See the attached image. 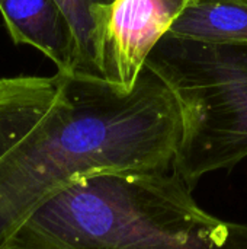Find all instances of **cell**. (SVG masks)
<instances>
[{
  "label": "cell",
  "instance_id": "obj_1",
  "mask_svg": "<svg viewBox=\"0 0 247 249\" xmlns=\"http://www.w3.org/2000/svg\"><path fill=\"white\" fill-rule=\"evenodd\" d=\"M179 140L176 105L151 74L131 90L79 71L0 77V249L71 182L170 168Z\"/></svg>",
  "mask_w": 247,
  "mask_h": 249
},
{
  "label": "cell",
  "instance_id": "obj_7",
  "mask_svg": "<svg viewBox=\"0 0 247 249\" xmlns=\"http://www.w3.org/2000/svg\"><path fill=\"white\" fill-rule=\"evenodd\" d=\"M114 0H55L76 39V71L100 76V36L105 10Z\"/></svg>",
  "mask_w": 247,
  "mask_h": 249
},
{
  "label": "cell",
  "instance_id": "obj_3",
  "mask_svg": "<svg viewBox=\"0 0 247 249\" xmlns=\"http://www.w3.org/2000/svg\"><path fill=\"white\" fill-rule=\"evenodd\" d=\"M175 93L183 136L173 169L195 188L247 158V42L205 44L166 35L146 64Z\"/></svg>",
  "mask_w": 247,
  "mask_h": 249
},
{
  "label": "cell",
  "instance_id": "obj_4",
  "mask_svg": "<svg viewBox=\"0 0 247 249\" xmlns=\"http://www.w3.org/2000/svg\"><path fill=\"white\" fill-rule=\"evenodd\" d=\"M192 0H114L105 10L100 36V76L131 90L157 44Z\"/></svg>",
  "mask_w": 247,
  "mask_h": 249
},
{
  "label": "cell",
  "instance_id": "obj_6",
  "mask_svg": "<svg viewBox=\"0 0 247 249\" xmlns=\"http://www.w3.org/2000/svg\"><path fill=\"white\" fill-rule=\"evenodd\" d=\"M167 35L205 44L247 42V0H192Z\"/></svg>",
  "mask_w": 247,
  "mask_h": 249
},
{
  "label": "cell",
  "instance_id": "obj_5",
  "mask_svg": "<svg viewBox=\"0 0 247 249\" xmlns=\"http://www.w3.org/2000/svg\"><path fill=\"white\" fill-rule=\"evenodd\" d=\"M0 15L16 45H31L58 71H76V39L55 0H0Z\"/></svg>",
  "mask_w": 247,
  "mask_h": 249
},
{
  "label": "cell",
  "instance_id": "obj_2",
  "mask_svg": "<svg viewBox=\"0 0 247 249\" xmlns=\"http://www.w3.org/2000/svg\"><path fill=\"white\" fill-rule=\"evenodd\" d=\"M4 249H247V225L204 210L173 168L83 177Z\"/></svg>",
  "mask_w": 247,
  "mask_h": 249
}]
</instances>
